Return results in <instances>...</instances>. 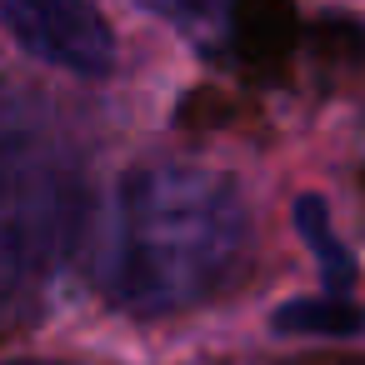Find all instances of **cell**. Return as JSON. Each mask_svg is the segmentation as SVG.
<instances>
[{"label": "cell", "mask_w": 365, "mask_h": 365, "mask_svg": "<svg viewBox=\"0 0 365 365\" xmlns=\"http://www.w3.org/2000/svg\"><path fill=\"white\" fill-rule=\"evenodd\" d=\"M290 220H295L300 240L310 245V255H315L320 270H325V295H350V285H355V260H350V250L340 245V235L330 230L325 200H320V195H295Z\"/></svg>", "instance_id": "cell-5"}, {"label": "cell", "mask_w": 365, "mask_h": 365, "mask_svg": "<svg viewBox=\"0 0 365 365\" xmlns=\"http://www.w3.org/2000/svg\"><path fill=\"white\" fill-rule=\"evenodd\" d=\"M0 21L21 51L66 76L101 81L115 66V36L96 0H0Z\"/></svg>", "instance_id": "cell-3"}, {"label": "cell", "mask_w": 365, "mask_h": 365, "mask_svg": "<svg viewBox=\"0 0 365 365\" xmlns=\"http://www.w3.org/2000/svg\"><path fill=\"white\" fill-rule=\"evenodd\" d=\"M360 325L365 310L350 295H310V300H285L275 310L280 335H355Z\"/></svg>", "instance_id": "cell-6"}, {"label": "cell", "mask_w": 365, "mask_h": 365, "mask_svg": "<svg viewBox=\"0 0 365 365\" xmlns=\"http://www.w3.org/2000/svg\"><path fill=\"white\" fill-rule=\"evenodd\" d=\"M86 225L76 155L36 120L0 115V310L31 305Z\"/></svg>", "instance_id": "cell-2"}, {"label": "cell", "mask_w": 365, "mask_h": 365, "mask_svg": "<svg viewBox=\"0 0 365 365\" xmlns=\"http://www.w3.org/2000/svg\"><path fill=\"white\" fill-rule=\"evenodd\" d=\"M150 11H160L165 21H185V26H200V21H210L215 11H225L230 0H145Z\"/></svg>", "instance_id": "cell-7"}, {"label": "cell", "mask_w": 365, "mask_h": 365, "mask_svg": "<svg viewBox=\"0 0 365 365\" xmlns=\"http://www.w3.org/2000/svg\"><path fill=\"white\" fill-rule=\"evenodd\" d=\"M225 21H230V51L245 71L275 76L295 61V46H300L295 0H230Z\"/></svg>", "instance_id": "cell-4"}, {"label": "cell", "mask_w": 365, "mask_h": 365, "mask_svg": "<svg viewBox=\"0 0 365 365\" xmlns=\"http://www.w3.org/2000/svg\"><path fill=\"white\" fill-rule=\"evenodd\" d=\"M250 240L255 225L235 175L155 160L120 175L96 235L91 280L125 315H185L240 275Z\"/></svg>", "instance_id": "cell-1"}, {"label": "cell", "mask_w": 365, "mask_h": 365, "mask_svg": "<svg viewBox=\"0 0 365 365\" xmlns=\"http://www.w3.org/2000/svg\"><path fill=\"white\" fill-rule=\"evenodd\" d=\"M360 365H365V360H360Z\"/></svg>", "instance_id": "cell-9"}, {"label": "cell", "mask_w": 365, "mask_h": 365, "mask_svg": "<svg viewBox=\"0 0 365 365\" xmlns=\"http://www.w3.org/2000/svg\"><path fill=\"white\" fill-rule=\"evenodd\" d=\"M16 365H51V360H16Z\"/></svg>", "instance_id": "cell-8"}]
</instances>
